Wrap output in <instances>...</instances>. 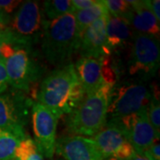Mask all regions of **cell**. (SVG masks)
<instances>
[{"label": "cell", "instance_id": "21", "mask_svg": "<svg viewBox=\"0 0 160 160\" xmlns=\"http://www.w3.org/2000/svg\"><path fill=\"white\" fill-rule=\"evenodd\" d=\"M103 4L105 5L109 15L113 17L119 18L130 25L133 10L126 0H103Z\"/></svg>", "mask_w": 160, "mask_h": 160}, {"label": "cell", "instance_id": "32", "mask_svg": "<svg viewBox=\"0 0 160 160\" xmlns=\"http://www.w3.org/2000/svg\"><path fill=\"white\" fill-rule=\"evenodd\" d=\"M105 160H123V159H119V158H107Z\"/></svg>", "mask_w": 160, "mask_h": 160}, {"label": "cell", "instance_id": "30", "mask_svg": "<svg viewBox=\"0 0 160 160\" xmlns=\"http://www.w3.org/2000/svg\"><path fill=\"white\" fill-rule=\"evenodd\" d=\"M129 160H149V159H148L147 158H145V157H143V156H141V155L137 154V153H134L133 156H132Z\"/></svg>", "mask_w": 160, "mask_h": 160}, {"label": "cell", "instance_id": "4", "mask_svg": "<svg viewBox=\"0 0 160 160\" xmlns=\"http://www.w3.org/2000/svg\"><path fill=\"white\" fill-rule=\"evenodd\" d=\"M4 65L9 86L36 100L38 90L35 87L45 69L32 52L31 47L19 49L5 61Z\"/></svg>", "mask_w": 160, "mask_h": 160}, {"label": "cell", "instance_id": "3", "mask_svg": "<svg viewBox=\"0 0 160 160\" xmlns=\"http://www.w3.org/2000/svg\"><path fill=\"white\" fill-rule=\"evenodd\" d=\"M42 25L45 30L41 49L46 61L56 68L71 63L80 43L74 14L68 13L52 22H43Z\"/></svg>", "mask_w": 160, "mask_h": 160}, {"label": "cell", "instance_id": "29", "mask_svg": "<svg viewBox=\"0 0 160 160\" xmlns=\"http://www.w3.org/2000/svg\"><path fill=\"white\" fill-rule=\"evenodd\" d=\"M10 22H11V18L0 9V22L6 26L8 23H10Z\"/></svg>", "mask_w": 160, "mask_h": 160}, {"label": "cell", "instance_id": "15", "mask_svg": "<svg viewBox=\"0 0 160 160\" xmlns=\"http://www.w3.org/2000/svg\"><path fill=\"white\" fill-rule=\"evenodd\" d=\"M133 12L130 25L136 32L152 36L159 39V22L157 21L149 7V1H128Z\"/></svg>", "mask_w": 160, "mask_h": 160}, {"label": "cell", "instance_id": "9", "mask_svg": "<svg viewBox=\"0 0 160 160\" xmlns=\"http://www.w3.org/2000/svg\"><path fill=\"white\" fill-rule=\"evenodd\" d=\"M116 120L123 128L135 153L141 156H142L150 146L159 140L154 128L149 123L147 114V107L141 109L137 113Z\"/></svg>", "mask_w": 160, "mask_h": 160}, {"label": "cell", "instance_id": "24", "mask_svg": "<svg viewBox=\"0 0 160 160\" xmlns=\"http://www.w3.org/2000/svg\"><path fill=\"white\" fill-rule=\"evenodd\" d=\"M22 3V2L19 0H7V1L0 0V9L6 14L11 13L18 6H21Z\"/></svg>", "mask_w": 160, "mask_h": 160}, {"label": "cell", "instance_id": "12", "mask_svg": "<svg viewBox=\"0 0 160 160\" xmlns=\"http://www.w3.org/2000/svg\"><path fill=\"white\" fill-rule=\"evenodd\" d=\"M108 15L96 20L85 30L80 38L78 52L81 57H92L100 59L103 56L111 55L107 44L106 27L109 19Z\"/></svg>", "mask_w": 160, "mask_h": 160}, {"label": "cell", "instance_id": "1", "mask_svg": "<svg viewBox=\"0 0 160 160\" xmlns=\"http://www.w3.org/2000/svg\"><path fill=\"white\" fill-rule=\"evenodd\" d=\"M86 96L73 63L51 71L38 87L36 102L62 118L74 110Z\"/></svg>", "mask_w": 160, "mask_h": 160}, {"label": "cell", "instance_id": "31", "mask_svg": "<svg viewBox=\"0 0 160 160\" xmlns=\"http://www.w3.org/2000/svg\"><path fill=\"white\" fill-rule=\"evenodd\" d=\"M6 26H5L4 24H2V23L0 22V30H1V29H6Z\"/></svg>", "mask_w": 160, "mask_h": 160}, {"label": "cell", "instance_id": "22", "mask_svg": "<svg viewBox=\"0 0 160 160\" xmlns=\"http://www.w3.org/2000/svg\"><path fill=\"white\" fill-rule=\"evenodd\" d=\"M14 160H44V157L36 145L34 140L29 136L21 141L15 152Z\"/></svg>", "mask_w": 160, "mask_h": 160}, {"label": "cell", "instance_id": "17", "mask_svg": "<svg viewBox=\"0 0 160 160\" xmlns=\"http://www.w3.org/2000/svg\"><path fill=\"white\" fill-rule=\"evenodd\" d=\"M31 47V38L13 32L10 28L0 30V62L5 61L22 48Z\"/></svg>", "mask_w": 160, "mask_h": 160}, {"label": "cell", "instance_id": "14", "mask_svg": "<svg viewBox=\"0 0 160 160\" xmlns=\"http://www.w3.org/2000/svg\"><path fill=\"white\" fill-rule=\"evenodd\" d=\"M74 67L78 78L86 95L96 91L105 84L101 58L80 57L77 61Z\"/></svg>", "mask_w": 160, "mask_h": 160}, {"label": "cell", "instance_id": "18", "mask_svg": "<svg viewBox=\"0 0 160 160\" xmlns=\"http://www.w3.org/2000/svg\"><path fill=\"white\" fill-rule=\"evenodd\" d=\"M73 14H74L75 22H76L77 32L80 40L85 30L92 23H93L96 20L102 16L108 15L109 12L107 10L105 5L103 4L102 1L95 0L93 5H92L91 6H89L88 8H86L84 10L77 12Z\"/></svg>", "mask_w": 160, "mask_h": 160}, {"label": "cell", "instance_id": "28", "mask_svg": "<svg viewBox=\"0 0 160 160\" xmlns=\"http://www.w3.org/2000/svg\"><path fill=\"white\" fill-rule=\"evenodd\" d=\"M160 1L159 0H153V1H149V7L150 10L153 12L154 16L157 19V21L159 22H160Z\"/></svg>", "mask_w": 160, "mask_h": 160}, {"label": "cell", "instance_id": "11", "mask_svg": "<svg viewBox=\"0 0 160 160\" xmlns=\"http://www.w3.org/2000/svg\"><path fill=\"white\" fill-rule=\"evenodd\" d=\"M55 152L65 160H105L92 138L80 135L57 139Z\"/></svg>", "mask_w": 160, "mask_h": 160}, {"label": "cell", "instance_id": "27", "mask_svg": "<svg viewBox=\"0 0 160 160\" xmlns=\"http://www.w3.org/2000/svg\"><path fill=\"white\" fill-rule=\"evenodd\" d=\"M9 88L7 75H6V68L3 62H0V93L6 92Z\"/></svg>", "mask_w": 160, "mask_h": 160}, {"label": "cell", "instance_id": "26", "mask_svg": "<svg viewBox=\"0 0 160 160\" xmlns=\"http://www.w3.org/2000/svg\"><path fill=\"white\" fill-rule=\"evenodd\" d=\"M149 160H160V146L158 142L150 146L142 155Z\"/></svg>", "mask_w": 160, "mask_h": 160}, {"label": "cell", "instance_id": "6", "mask_svg": "<svg viewBox=\"0 0 160 160\" xmlns=\"http://www.w3.org/2000/svg\"><path fill=\"white\" fill-rule=\"evenodd\" d=\"M159 39L152 36L133 31L128 71L132 76L154 77L159 68Z\"/></svg>", "mask_w": 160, "mask_h": 160}, {"label": "cell", "instance_id": "10", "mask_svg": "<svg viewBox=\"0 0 160 160\" xmlns=\"http://www.w3.org/2000/svg\"><path fill=\"white\" fill-rule=\"evenodd\" d=\"M94 142L103 158L129 160L135 153L123 128L116 119L107 121L105 126L94 135Z\"/></svg>", "mask_w": 160, "mask_h": 160}, {"label": "cell", "instance_id": "16", "mask_svg": "<svg viewBox=\"0 0 160 160\" xmlns=\"http://www.w3.org/2000/svg\"><path fill=\"white\" fill-rule=\"evenodd\" d=\"M132 34L130 25L126 22L109 15L106 27V36L107 44L111 52L126 48L132 42Z\"/></svg>", "mask_w": 160, "mask_h": 160}, {"label": "cell", "instance_id": "13", "mask_svg": "<svg viewBox=\"0 0 160 160\" xmlns=\"http://www.w3.org/2000/svg\"><path fill=\"white\" fill-rule=\"evenodd\" d=\"M10 22V29L20 36L29 38L38 32L43 22L38 3L36 1L22 3Z\"/></svg>", "mask_w": 160, "mask_h": 160}, {"label": "cell", "instance_id": "20", "mask_svg": "<svg viewBox=\"0 0 160 160\" xmlns=\"http://www.w3.org/2000/svg\"><path fill=\"white\" fill-rule=\"evenodd\" d=\"M21 140L8 132L0 129V160H14Z\"/></svg>", "mask_w": 160, "mask_h": 160}, {"label": "cell", "instance_id": "2", "mask_svg": "<svg viewBox=\"0 0 160 160\" xmlns=\"http://www.w3.org/2000/svg\"><path fill=\"white\" fill-rule=\"evenodd\" d=\"M115 85L105 83L86 94L78 106L66 115L65 126L69 135L94 136L107 123L108 108Z\"/></svg>", "mask_w": 160, "mask_h": 160}, {"label": "cell", "instance_id": "23", "mask_svg": "<svg viewBox=\"0 0 160 160\" xmlns=\"http://www.w3.org/2000/svg\"><path fill=\"white\" fill-rule=\"evenodd\" d=\"M155 86L152 89L151 98L147 107V114L149 123L154 128L157 135L159 137L160 135V107H159V94L158 90Z\"/></svg>", "mask_w": 160, "mask_h": 160}, {"label": "cell", "instance_id": "7", "mask_svg": "<svg viewBox=\"0 0 160 160\" xmlns=\"http://www.w3.org/2000/svg\"><path fill=\"white\" fill-rule=\"evenodd\" d=\"M151 92L142 82H134L113 89L108 108L109 119L121 118L148 107Z\"/></svg>", "mask_w": 160, "mask_h": 160}, {"label": "cell", "instance_id": "8", "mask_svg": "<svg viewBox=\"0 0 160 160\" xmlns=\"http://www.w3.org/2000/svg\"><path fill=\"white\" fill-rule=\"evenodd\" d=\"M59 118V116L46 106L38 102L32 104L31 120L34 142L43 157L48 159H52L55 154L56 129Z\"/></svg>", "mask_w": 160, "mask_h": 160}, {"label": "cell", "instance_id": "19", "mask_svg": "<svg viewBox=\"0 0 160 160\" xmlns=\"http://www.w3.org/2000/svg\"><path fill=\"white\" fill-rule=\"evenodd\" d=\"M71 13L70 0H48L44 2V22H52L65 14Z\"/></svg>", "mask_w": 160, "mask_h": 160}, {"label": "cell", "instance_id": "5", "mask_svg": "<svg viewBox=\"0 0 160 160\" xmlns=\"http://www.w3.org/2000/svg\"><path fill=\"white\" fill-rule=\"evenodd\" d=\"M32 101L25 92L7 89L0 93V129L5 130L22 141L27 133Z\"/></svg>", "mask_w": 160, "mask_h": 160}, {"label": "cell", "instance_id": "25", "mask_svg": "<svg viewBox=\"0 0 160 160\" xmlns=\"http://www.w3.org/2000/svg\"><path fill=\"white\" fill-rule=\"evenodd\" d=\"M95 0H72L71 1V13L84 10L93 5Z\"/></svg>", "mask_w": 160, "mask_h": 160}]
</instances>
